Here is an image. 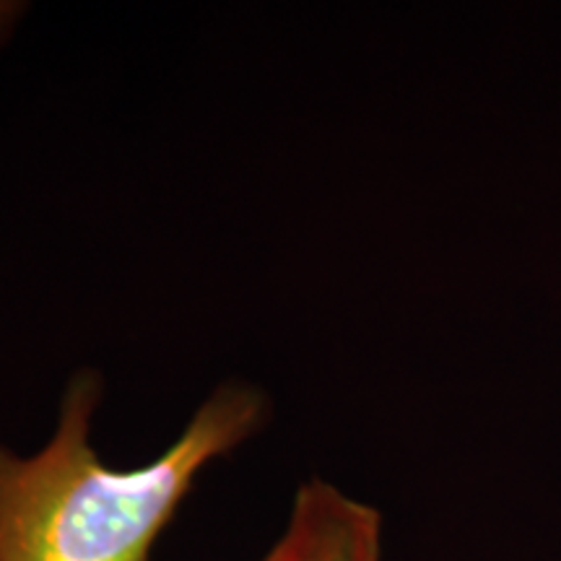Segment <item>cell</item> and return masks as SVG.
I'll list each match as a JSON object with an SVG mask.
<instances>
[{
  "instance_id": "obj_2",
  "label": "cell",
  "mask_w": 561,
  "mask_h": 561,
  "mask_svg": "<svg viewBox=\"0 0 561 561\" xmlns=\"http://www.w3.org/2000/svg\"><path fill=\"white\" fill-rule=\"evenodd\" d=\"M261 561H382V515L325 479L305 481Z\"/></svg>"
},
{
  "instance_id": "obj_1",
  "label": "cell",
  "mask_w": 561,
  "mask_h": 561,
  "mask_svg": "<svg viewBox=\"0 0 561 561\" xmlns=\"http://www.w3.org/2000/svg\"><path fill=\"white\" fill-rule=\"evenodd\" d=\"M102 392L100 371H76L37 453L0 442V561H149L201 473L271 419L261 388L216 385L159 458L115 468L91 445Z\"/></svg>"
},
{
  "instance_id": "obj_3",
  "label": "cell",
  "mask_w": 561,
  "mask_h": 561,
  "mask_svg": "<svg viewBox=\"0 0 561 561\" xmlns=\"http://www.w3.org/2000/svg\"><path fill=\"white\" fill-rule=\"evenodd\" d=\"M24 13L26 3H19V0H0V47L13 37V32H16Z\"/></svg>"
}]
</instances>
